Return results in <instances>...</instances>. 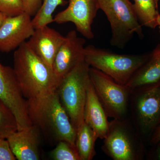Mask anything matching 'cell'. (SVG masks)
I'll return each mask as SVG.
<instances>
[{
    "label": "cell",
    "instance_id": "6da1fadb",
    "mask_svg": "<svg viewBox=\"0 0 160 160\" xmlns=\"http://www.w3.org/2000/svg\"><path fill=\"white\" fill-rule=\"evenodd\" d=\"M13 70L23 95L27 101L34 125L39 121L45 103L57 90L59 82L53 70L25 42L13 56Z\"/></svg>",
    "mask_w": 160,
    "mask_h": 160
},
{
    "label": "cell",
    "instance_id": "7a4b0ae2",
    "mask_svg": "<svg viewBox=\"0 0 160 160\" xmlns=\"http://www.w3.org/2000/svg\"><path fill=\"white\" fill-rule=\"evenodd\" d=\"M149 55L150 52L119 54L93 45L86 46L84 52L85 61L90 67L102 72L118 83L126 86Z\"/></svg>",
    "mask_w": 160,
    "mask_h": 160
},
{
    "label": "cell",
    "instance_id": "3957f363",
    "mask_svg": "<svg viewBox=\"0 0 160 160\" xmlns=\"http://www.w3.org/2000/svg\"><path fill=\"white\" fill-rule=\"evenodd\" d=\"M103 140L102 149L112 160H142L146 158V144L129 118L111 120Z\"/></svg>",
    "mask_w": 160,
    "mask_h": 160
},
{
    "label": "cell",
    "instance_id": "277c9868",
    "mask_svg": "<svg viewBox=\"0 0 160 160\" xmlns=\"http://www.w3.org/2000/svg\"><path fill=\"white\" fill-rule=\"evenodd\" d=\"M90 68L83 60L62 79L57 90L60 102L76 130L84 122Z\"/></svg>",
    "mask_w": 160,
    "mask_h": 160
},
{
    "label": "cell",
    "instance_id": "5b68a950",
    "mask_svg": "<svg viewBox=\"0 0 160 160\" xmlns=\"http://www.w3.org/2000/svg\"><path fill=\"white\" fill-rule=\"evenodd\" d=\"M129 119L146 144L160 125V83L132 90Z\"/></svg>",
    "mask_w": 160,
    "mask_h": 160
},
{
    "label": "cell",
    "instance_id": "8992f818",
    "mask_svg": "<svg viewBox=\"0 0 160 160\" xmlns=\"http://www.w3.org/2000/svg\"><path fill=\"white\" fill-rule=\"evenodd\" d=\"M99 9L106 15L111 31L110 43L119 49L126 45L137 35L144 37L142 26L136 14L133 3L129 0H98Z\"/></svg>",
    "mask_w": 160,
    "mask_h": 160
},
{
    "label": "cell",
    "instance_id": "52a82bcc",
    "mask_svg": "<svg viewBox=\"0 0 160 160\" xmlns=\"http://www.w3.org/2000/svg\"><path fill=\"white\" fill-rule=\"evenodd\" d=\"M90 80L108 118L124 120L129 118L132 90L100 70L90 67Z\"/></svg>",
    "mask_w": 160,
    "mask_h": 160
},
{
    "label": "cell",
    "instance_id": "ba28073f",
    "mask_svg": "<svg viewBox=\"0 0 160 160\" xmlns=\"http://www.w3.org/2000/svg\"><path fill=\"white\" fill-rule=\"evenodd\" d=\"M0 100L14 115L18 130L34 125L29 116L27 101L23 95L14 70L0 63Z\"/></svg>",
    "mask_w": 160,
    "mask_h": 160
},
{
    "label": "cell",
    "instance_id": "9c48e42d",
    "mask_svg": "<svg viewBox=\"0 0 160 160\" xmlns=\"http://www.w3.org/2000/svg\"><path fill=\"white\" fill-rule=\"evenodd\" d=\"M37 126L49 129L58 142L66 141L76 147L77 130L60 102L57 92L45 103Z\"/></svg>",
    "mask_w": 160,
    "mask_h": 160
},
{
    "label": "cell",
    "instance_id": "30bf717a",
    "mask_svg": "<svg viewBox=\"0 0 160 160\" xmlns=\"http://www.w3.org/2000/svg\"><path fill=\"white\" fill-rule=\"evenodd\" d=\"M99 9L98 0H69L68 7L53 18L54 22L72 23L84 37L92 39L94 37L92 25Z\"/></svg>",
    "mask_w": 160,
    "mask_h": 160
},
{
    "label": "cell",
    "instance_id": "8fae6325",
    "mask_svg": "<svg viewBox=\"0 0 160 160\" xmlns=\"http://www.w3.org/2000/svg\"><path fill=\"white\" fill-rule=\"evenodd\" d=\"M86 40L75 30L69 31L60 46L54 60L52 70L59 82L78 64L85 60Z\"/></svg>",
    "mask_w": 160,
    "mask_h": 160
},
{
    "label": "cell",
    "instance_id": "7c38bea8",
    "mask_svg": "<svg viewBox=\"0 0 160 160\" xmlns=\"http://www.w3.org/2000/svg\"><path fill=\"white\" fill-rule=\"evenodd\" d=\"M31 17L25 12L6 18L0 27V51H11L31 37L35 29Z\"/></svg>",
    "mask_w": 160,
    "mask_h": 160
},
{
    "label": "cell",
    "instance_id": "4fadbf2b",
    "mask_svg": "<svg viewBox=\"0 0 160 160\" xmlns=\"http://www.w3.org/2000/svg\"><path fill=\"white\" fill-rule=\"evenodd\" d=\"M65 38L58 32L47 26L35 29L34 33L26 42L52 69L55 58Z\"/></svg>",
    "mask_w": 160,
    "mask_h": 160
},
{
    "label": "cell",
    "instance_id": "5bb4252c",
    "mask_svg": "<svg viewBox=\"0 0 160 160\" xmlns=\"http://www.w3.org/2000/svg\"><path fill=\"white\" fill-rule=\"evenodd\" d=\"M38 128L33 125L27 129L18 130L7 138L16 159L40 160Z\"/></svg>",
    "mask_w": 160,
    "mask_h": 160
},
{
    "label": "cell",
    "instance_id": "9a60e30c",
    "mask_svg": "<svg viewBox=\"0 0 160 160\" xmlns=\"http://www.w3.org/2000/svg\"><path fill=\"white\" fill-rule=\"evenodd\" d=\"M108 118L90 80L84 109V122L92 129L98 138L103 140L109 129Z\"/></svg>",
    "mask_w": 160,
    "mask_h": 160
},
{
    "label": "cell",
    "instance_id": "2e32d148",
    "mask_svg": "<svg viewBox=\"0 0 160 160\" xmlns=\"http://www.w3.org/2000/svg\"><path fill=\"white\" fill-rule=\"evenodd\" d=\"M160 83V44L152 51L148 60L138 69L128 83L132 90Z\"/></svg>",
    "mask_w": 160,
    "mask_h": 160
},
{
    "label": "cell",
    "instance_id": "e0dca14e",
    "mask_svg": "<svg viewBox=\"0 0 160 160\" xmlns=\"http://www.w3.org/2000/svg\"><path fill=\"white\" fill-rule=\"evenodd\" d=\"M94 132L85 122L77 130L75 146L80 160H91L96 154L95 146L98 139Z\"/></svg>",
    "mask_w": 160,
    "mask_h": 160
},
{
    "label": "cell",
    "instance_id": "ac0fdd59",
    "mask_svg": "<svg viewBox=\"0 0 160 160\" xmlns=\"http://www.w3.org/2000/svg\"><path fill=\"white\" fill-rule=\"evenodd\" d=\"M138 20L142 26L154 29L158 27V6L155 0H133Z\"/></svg>",
    "mask_w": 160,
    "mask_h": 160
},
{
    "label": "cell",
    "instance_id": "d6986e66",
    "mask_svg": "<svg viewBox=\"0 0 160 160\" xmlns=\"http://www.w3.org/2000/svg\"><path fill=\"white\" fill-rule=\"evenodd\" d=\"M42 4L38 11L32 19L35 29L48 26L54 22L53 14L58 6L66 4L65 0H42Z\"/></svg>",
    "mask_w": 160,
    "mask_h": 160
},
{
    "label": "cell",
    "instance_id": "ffe728a7",
    "mask_svg": "<svg viewBox=\"0 0 160 160\" xmlns=\"http://www.w3.org/2000/svg\"><path fill=\"white\" fill-rule=\"evenodd\" d=\"M18 130L17 122L14 115L0 100V138L7 139Z\"/></svg>",
    "mask_w": 160,
    "mask_h": 160
},
{
    "label": "cell",
    "instance_id": "44dd1931",
    "mask_svg": "<svg viewBox=\"0 0 160 160\" xmlns=\"http://www.w3.org/2000/svg\"><path fill=\"white\" fill-rule=\"evenodd\" d=\"M50 156L54 160H80L76 147L64 141L58 142Z\"/></svg>",
    "mask_w": 160,
    "mask_h": 160
},
{
    "label": "cell",
    "instance_id": "7402d4cb",
    "mask_svg": "<svg viewBox=\"0 0 160 160\" xmlns=\"http://www.w3.org/2000/svg\"><path fill=\"white\" fill-rule=\"evenodd\" d=\"M22 0H0V12L15 16L25 12Z\"/></svg>",
    "mask_w": 160,
    "mask_h": 160
},
{
    "label": "cell",
    "instance_id": "603a6c76",
    "mask_svg": "<svg viewBox=\"0 0 160 160\" xmlns=\"http://www.w3.org/2000/svg\"><path fill=\"white\" fill-rule=\"evenodd\" d=\"M16 160L7 139L0 138V160Z\"/></svg>",
    "mask_w": 160,
    "mask_h": 160
},
{
    "label": "cell",
    "instance_id": "cb8c5ba5",
    "mask_svg": "<svg viewBox=\"0 0 160 160\" xmlns=\"http://www.w3.org/2000/svg\"><path fill=\"white\" fill-rule=\"evenodd\" d=\"M25 12L34 16L42 6V0H22Z\"/></svg>",
    "mask_w": 160,
    "mask_h": 160
},
{
    "label": "cell",
    "instance_id": "d4e9b609",
    "mask_svg": "<svg viewBox=\"0 0 160 160\" xmlns=\"http://www.w3.org/2000/svg\"><path fill=\"white\" fill-rule=\"evenodd\" d=\"M151 146V149L147 151L146 158L150 160H160V141Z\"/></svg>",
    "mask_w": 160,
    "mask_h": 160
},
{
    "label": "cell",
    "instance_id": "484cf974",
    "mask_svg": "<svg viewBox=\"0 0 160 160\" xmlns=\"http://www.w3.org/2000/svg\"><path fill=\"white\" fill-rule=\"evenodd\" d=\"M159 141H160V125L158 127L157 129H156L155 131L152 135L148 144H149L150 146H152Z\"/></svg>",
    "mask_w": 160,
    "mask_h": 160
},
{
    "label": "cell",
    "instance_id": "4316f807",
    "mask_svg": "<svg viewBox=\"0 0 160 160\" xmlns=\"http://www.w3.org/2000/svg\"><path fill=\"white\" fill-rule=\"evenodd\" d=\"M7 17L6 15L0 12V27L2 26L3 22H4V20H5Z\"/></svg>",
    "mask_w": 160,
    "mask_h": 160
},
{
    "label": "cell",
    "instance_id": "83f0119b",
    "mask_svg": "<svg viewBox=\"0 0 160 160\" xmlns=\"http://www.w3.org/2000/svg\"><path fill=\"white\" fill-rule=\"evenodd\" d=\"M157 22L158 26L159 29V33L160 34V14H159L158 15L157 19Z\"/></svg>",
    "mask_w": 160,
    "mask_h": 160
},
{
    "label": "cell",
    "instance_id": "f1b7e54d",
    "mask_svg": "<svg viewBox=\"0 0 160 160\" xmlns=\"http://www.w3.org/2000/svg\"><path fill=\"white\" fill-rule=\"evenodd\" d=\"M155 2L156 3L157 6H158V2L159 0H155Z\"/></svg>",
    "mask_w": 160,
    "mask_h": 160
}]
</instances>
